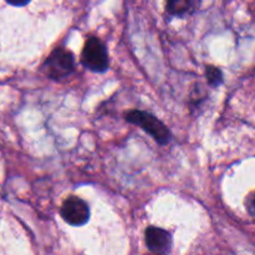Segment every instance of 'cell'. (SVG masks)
<instances>
[{
    "instance_id": "obj_1",
    "label": "cell",
    "mask_w": 255,
    "mask_h": 255,
    "mask_svg": "<svg viewBox=\"0 0 255 255\" xmlns=\"http://www.w3.org/2000/svg\"><path fill=\"white\" fill-rule=\"evenodd\" d=\"M125 119H126L129 124L137 125V126L141 127V128L143 129V131H146L157 143L167 144L171 141V132L167 128V126H164L157 117L148 114V112L133 110V111L127 112Z\"/></svg>"
},
{
    "instance_id": "obj_2",
    "label": "cell",
    "mask_w": 255,
    "mask_h": 255,
    "mask_svg": "<svg viewBox=\"0 0 255 255\" xmlns=\"http://www.w3.org/2000/svg\"><path fill=\"white\" fill-rule=\"evenodd\" d=\"M81 62L94 72H105L109 67V56L104 42L99 37H89L81 54Z\"/></svg>"
},
{
    "instance_id": "obj_3",
    "label": "cell",
    "mask_w": 255,
    "mask_h": 255,
    "mask_svg": "<svg viewBox=\"0 0 255 255\" xmlns=\"http://www.w3.org/2000/svg\"><path fill=\"white\" fill-rule=\"evenodd\" d=\"M44 71L50 79L61 80L71 75L75 70L74 56L67 50L59 49L54 50L46 61L44 62Z\"/></svg>"
},
{
    "instance_id": "obj_4",
    "label": "cell",
    "mask_w": 255,
    "mask_h": 255,
    "mask_svg": "<svg viewBox=\"0 0 255 255\" xmlns=\"http://www.w3.org/2000/svg\"><path fill=\"white\" fill-rule=\"evenodd\" d=\"M61 217L70 226L81 227L89 221L90 208L81 198L71 196L62 203Z\"/></svg>"
},
{
    "instance_id": "obj_5",
    "label": "cell",
    "mask_w": 255,
    "mask_h": 255,
    "mask_svg": "<svg viewBox=\"0 0 255 255\" xmlns=\"http://www.w3.org/2000/svg\"><path fill=\"white\" fill-rule=\"evenodd\" d=\"M147 248L156 255H167L172 248V237L167 231L157 227H148L146 229Z\"/></svg>"
},
{
    "instance_id": "obj_6",
    "label": "cell",
    "mask_w": 255,
    "mask_h": 255,
    "mask_svg": "<svg viewBox=\"0 0 255 255\" xmlns=\"http://www.w3.org/2000/svg\"><path fill=\"white\" fill-rule=\"evenodd\" d=\"M191 7V0H167V11L176 16L186 14Z\"/></svg>"
},
{
    "instance_id": "obj_7",
    "label": "cell",
    "mask_w": 255,
    "mask_h": 255,
    "mask_svg": "<svg viewBox=\"0 0 255 255\" xmlns=\"http://www.w3.org/2000/svg\"><path fill=\"white\" fill-rule=\"evenodd\" d=\"M206 76L208 80L209 85L217 87L223 82V74L221 70L216 66H207L206 67Z\"/></svg>"
},
{
    "instance_id": "obj_8",
    "label": "cell",
    "mask_w": 255,
    "mask_h": 255,
    "mask_svg": "<svg viewBox=\"0 0 255 255\" xmlns=\"http://www.w3.org/2000/svg\"><path fill=\"white\" fill-rule=\"evenodd\" d=\"M6 2L14 5V6H25L26 4H29L30 0H6Z\"/></svg>"
},
{
    "instance_id": "obj_9",
    "label": "cell",
    "mask_w": 255,
    "mask_h": 255,
    "mask_svg": "<svg viewBox=\"0 0 255 255\" xmlns=\"http://www.w3.org/2000/svg\"><path fill=\"white\" fill-rule=\"evenodd\" d=\"M248 208H249V211H251V213L253 214V209H254V197H253V193L251 194V196L248 197Z\"/></svg>"
}]
</instances>
